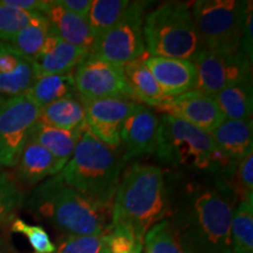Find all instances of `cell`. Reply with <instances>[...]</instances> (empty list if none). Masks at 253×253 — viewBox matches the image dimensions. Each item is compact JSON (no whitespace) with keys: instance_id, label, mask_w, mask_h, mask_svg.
Listing matches in <instances>:
<instances>
[{"instance_id":"cell-27","label":"cell","mask_w":253,"mask_h":253,"mask_svg":"<svg viewBox=\"0 0 253 253\" xmlns=\"http://www.w3.org/2000/svg\"><path fill=\"white\" fill-rule=\"evenodd\" d=\"M49 33V24L43 14L37 15L13 39L6 42L14 52L31 61L39 54Z\"/></svg>"},{"instance_id":"cell-30","label":"cell","mask_w":253,"mask_h":253,"mask_svg":"<svg viewBox=\"0 0 253 253\" xmlns=\"http://www.w3.org/2000/svg\"><path fill=\"white\" fill-rule=\"evenodd\" d=\"M102 253H142L143 240L120 224H110L102 236Z\"/></svg>"},{"instance_id":"cell-9","label":"cell","mask_w":253,"mask_h":253,"mask_svg":"<svg viewBox=\"0 0 253 253\" xmlns=\"http://www.w3.org/2000/svg\"><path fill=\"white\" fill-rule=\"evenodd\" d=\"M40 107L27 94L0 102V167H14L39 121Z\"/></svg>"},{"instance_id":"cell-2","label":"cell","mask_w":253,"mask_h":253,"mask_svg":"<svg viewBox=\"0 0 253 253\" xmlns=\"http://www.w3.org/2000/svg\"><path fill=\"white\" fill-rule=\"evenodd\" d=\"M25 203L32 214L65 235L102 236L112 224L113 205L80 194L59 175L38 185Z\"/></svg>"},{"instance_id":"cell-4","label":"cell","mask_w":253,"mask_h":253,"mask_svg":"<svg viewBox=\"0 0 253 253\" xmlns=\"http://www.w3.org/2000/svg\"><path fill=\"white\" fill-rule=\"evenodd\" d=\"M168 190L163 169L135 163L122 173L114 196L112 223L131 230L141 240L168 214Z\"/></svg>"},{"instance_id":"cell-6","label":"cell","mask_w":253,"mask_h":253,"mask_svg":"<svg viewBox=\"0 0 253 253\" xmlns=\"http://www.w3.org/2000/svg\"><path fill=\"white\" fill-rule=\"evenodd\" d=\"M143 40L150 56L195 62L204 50L191 6L170 1L157 6L143 19Z\"/></svg>"},{"instance_id":"cell-16","label":"cell","mask_w":253,"mask_h":253,"mask_svg":"<svg viewBox=\"0 0 253 253\" xmlns=\"http://www.w3.org/2000/svg\"><path fill=\"white\" fill-rule=\"evenodd\" d=\"M89 54V49L66 42L49 30L40 53L33 60L37 78L43 75L69 74Z\"/></svg>"},{"instance_id":"cell-19","label":"cell","mask_w":253,"mask_h":253,"mask_svg":"<svg viewBox=\"0 0 253 253\" xmlns=\"http://www.w3.org/2000/svg\"><path fill=\"white\" fill-rule=\"evenodd\" d=\"M214 144L225 156L233 169L253 150V122L251 120H224L210 132Z\"/></svg>"},{"instance_id":"cell-34","label":"cell","mask_w":253,"mask_h":253,"mask_svg":"<svg viewBox=\"0 0 253 253\" xmlns=\"http://www.w3.org/2000/svg\"><path fill=\"white\" fill-rule=\"evenodd\" d=\"M53 253H102V237L65 235Z\"/></svg>"},{"instance_id":"cell-24","label":"cell","mask_w":253,"mask_h":253,"mask_svg":"<svg viewBox=\"0 0 253 253\" xmlns=\"http://www.w3.org/2000/svg\"><path fill=\"white\" fill-rule=\"evenodd\" d=\"M123 74L136 100L148 107H158L166 99L144 60H138L122 66Z\"/></svg>"},{"instance_id":"cell-13","label":"cell","mask_w":253,"mask_h":253,"mask_svg":"<svg viewBox=\"0 0 253 253\" xmlns=\"http://www.w3.org/2000/svg\"><path fill=\"white\" fill-rule=\"evenodd\" d=\"M156 109L164 115L182 120L208 134L225 120L213 97L196 89L177 96L166 97Z\"/></svg>"},{"instance_id":"cell-7","label":"cell","mask_w":253,"mask_h":253,"mask_svg":"<svg viewBox=\"0 0 253 253\" xmlns=\"http://www.w3.org/2000/svg\"><path fill=\"white\" fill-rule=\"evenodd\" d=\"M252 1L198 0L191 5L196 28L204 49L233 53L242 50L246 14Z\"/></svg>"},{"instance_id":"cell-14","label":"cell","mask_w":253,"mask_h":253,"mask_svg":"<svg viewBox=\"0 0 253 253\" xmlns=\"http://www.w3.org/2000/svg\"><path fill=\"white\" fill-rule=\"evenodd\" d=\"M160 118L153 109L136 103L121 128V147L125 161L143 155L155 154L157 145Z\"/></svg>"},{"instance_id":"cell-23","label":"cell","mask_w":253,"mask_h":253,"mask_svg":"<svg viewBox=\"0 0 253 253\" xmlns=\"http://www.w3.org/2000/svg\"><path fill=\"white\" fill-rule=\"evenodd\" d=\"M225 120H251L253 112L252 80L229 86L213 95Z\"/></svg>"},{"instance_id":"cell-38","label":"cell","mask_w":253,"mask_h":253,"mask_svg":"<svg viewBox=\"0 0 253 253\" xmlns=\"http://www.w3.org/2000/svg\"><path fill=\"white\" fill-rule=\"evenodd\" d=\"M0 253H19V252L15 251L12 246L2 244L1 246H0Z\"/></svg>"},{"instance_id":"cell-11","label":"cell","mask_w":253,"mask_h":253,"mask_svg":"<svg viewBox=\"0 0 253 253\" xmlns=\"http://www.w3.org/2000/svg\"><path fill=\"white\" fill-rule=\"evenodd\" d=\"M197 88L210 96L224 88L252 80V60L243 50L233 53L204 49L195 61Z\"/></svg>"},{"instance_id":"cell-32","label":"cell","mask_w":253,"mask_h":253,"mask_svg":"<svg viewBox=\"0 0 253 253\" xmlns=\"http://www.w3.org/2000/svg\"><path fill=\"white\" fill-rule=\"evenodd\" d=\"M37 13L23 11L13 6L4 4L0 1V41L8 42L28 24L32 23Z\"/></svg>"},{"instance_id":"cell-29","label":"cell","mask_w":253,"mask_h":253,"mask_svg":"<svg viewBox=\"0 0 253 253\" xmlns=\"http://www.w3.org/2000/svg\"><path fill=\"white\" fill-rule=\"evenodd\" d=\"M25 195L7 173L0 170V229L8 226L24 207Z\"/></svg>"},{"instance_id":"cell-21","label":"cell","mask_w":253,"mask_h":253,"mask_svg":"<svg viewBox=\"0 0 253 253\" xmlns=\"http://www.w3.org/2000/svg\"><path fill=\"white\" fill-rule=\"evenodd\" d=\"M39 122L62 130H80L86 125L84 107L78 95L63 97L40 109Z\"/></svg>"},{"instance_id":"cell-28","label":"cell","mask_w":253,"mask_h":253,"mask_svg":"<svg viewBox=\"0 0 253 253\" xmlns=\"http://www.w3.org/2000/svg\"><path fill=\"white\" fill-rule=\"evenodd\" d=\"M233 253H253V199L240 201L231 220Z\"/></svg>"},{"instance_id":"cell-37","label":"cell","mask_w":253,"mask_h":253,"mask_svg":"<svg viewBox=\"0 0 253 253\" xmlns=\"http://www.w3.org/2000/svg\"><path fill=\"white\" fill-rule=\"evenodd\" d=\"M252 14L253 13H252V5H251L248 11V14H246L245 25H244V34H243L242 45H240V48H242L243 52H244L251 60L253 58V42H252L253 15Z\"/></svg>"},{"instance_id":"cell-12","label":"cell","mask_w":253,"mask_h":253,"mask_svg":"<svg viewBox=\"0 0 253 253\" xmlns=\"http://www.w3.org/2000/svg\"><path fill=\"white\" fill-rule=\"evenodd\" d=\"M82 102L88 131L110 148L118 149L121 147L122 125L137 102L120 97Z\"/></svg>"},{"instance_id":"cell-22","label":"cell","mask_w":253,"mask_h":253,"mask_svg":"<svg viewBox=\"0 0 253 253\" xmlns=\"http://www.w3.org/2000/svg\"><path fill=\"white\" fill-rule=\"evenodd\" d=\"M84 129L73 131L62 130L38 121L32 129L30 140L37 142L41 147L48 150L55 158L67 164L74 153Z\"/></svg>"},{"instance_id":"cell-17","label":"cell","mask_w":253,"mask_h":253,"mask_svg":"<svg viewBox=\"0 0 253 253\" xmlns=\"http://www.w3.org/2000/svg\"><path fill=\"white\" fill-rule=\"evenodd\" d=\"M36 79L33 62L0 41V102L26 94Z\"/></svg>"},{"instance_id":"cell-33","label":"cell","mask_w":253,"mask_h":253,"mask_svg":"<svg viewBox=\"0 0 253 253\" xmlns=\"http://www.w3.org/2000/svg\"><path fill=\"white\" fill-rule=\"evenodd\" d=\"M9 227L12 232L26 237L34 253H53L55 251V244L42 226L31 225L20 218H15L9 224Z\"/></svg>"},{"instance_id":"cell-36","label":"cell","mask_w":253,"mask_h":253,"mask_svg":"<svg viewBox=\"0 0 253 253\" xmlns=\"http://www.w3.org/2000/svg\"><path fill=\"white\" fill-rule=\"evenodd\" d=\"M55 2L68 12L87 19L93 0H55Z\"/></svg>"},{"instance_id":"cell-18","label":"cell","mask_w":253,"mask_h":253,"mask_svg":"<svg viewBox=\"0 0 253 253\" xmlns=\"http://www.w3.org/2000/svg\"><path fill=\"white\" fill-rule=\"evenodd\" d=\"M65 166L37 142L28 140L14 167L19 181L23 184L34 185L59 175Z\"/></svg>"},{"instance_id":"cell-39","label":"cell","mask_w":253,"mask_h":253,"mask_svg":"<svg viewBox=\"0 0 253 253\" xmlns=\"http://www.w3.org/2000/svg\"><path fill=\"white\" fill-rule=\"evenodd\" d=\"M0 231H1V229H0ZM2 245V237H1V232H0V246Z\"/></svg>"},{"instance_id":"cell-31","label":"cell","mask_w":253,"mask_h":253,"mask_svg":"<svg viewBox=\"0 0 253 253\" xmlns=\"http://www.w3.org/2000/svg\"><path fill=\"white\" fill-rule=\"evenodd\" d=\"M143 251L144 253H184L173 236L167 219L155 224L145 233Z\"/></svg>"},{"instance_id":"cell-20","label":"cell","mask_w":253,"mask_h":253,"mask_svg":"<svg viewBox=\"0 0 253 253\" xmlns=\"http://www.w3.org/2000/svg\"><path fill=\"white\" fill-rule=\"evenodd\" d=\"M43 15L48 21L49 30L60 39L87 49L93 45L95 37L86 18L68 12L56 4L55 0H49Z\"/></svg>"},{"instance_id":"cell-10","label":"cell","mask_w":253,"mask_h":253,"mask_svg":"<svg viewBox=\"0 0 253 253\" xmlns=\"http://www.w3.org/2000/svg\"><path fill=\"white\" fill-rule=\"evenodd\" d=\"M75 91L82 101L110 99L134 100L121 66L88 54L73 73Z\"/></svg>"},{"instance_id":"cell-5","label":"cell","mask_w":253,"mask_h":253,"mask_svg":"<svg viewBox=\"0 0 253 253\" xmlns=\"http://www.w3.org/2000/svg\"><path fill=\"white\" fill-rule=\"evenodd\" d=\"M125 163L122 153L102 143L84 126L74 153L59 177L97 203L113 205Z\"/></svg>"},{"instance_id":"cell-3","label":"cell","mask_w":253,"mask_h":253,"mask_svg":"<svg viewBox=\"0 0 253 253\" xmlns=\"http://www.w3.org/2000/svg\"><path fill=\"white\" fill-rule=\"evenodd\" d=\"M155 155L161 163L179 173L209 175L227 181L235 170L210 134L164 114L160 118Z\"/></svg>"},{"instance_id":"cell-1","label":"cell","mask_w":253,"mask_h":253,"mask_svg":"<svg viewBox=\"0 0 253 253\" xmlns=\"http://www.w3.org/2000/svg\"><path fill=\"white\" fill-rule=\"evenodd\" d=\"M168 190V214L173 236L184 253H233L231 220L239 203L226 179L188 182Z\"/></svg>"},{"instance_id":"cell-35","label":"cell","mask_w":253,"mask_h":253,"mask_svg":"<svg viewBox=\"0 0 253 253\" xmlns=\"http://www.w3.org/2000/svg\"><path fill=\"white\" fill-rule=\"evenodd\" d=\"M2 1L6 5L37 14H43L47 6L49 5V0H2Z\"/></svg>"},{"instance_id":"cell-8","label":"cell","mask_w":253,"mask_h":253,"mask_svg":"<svg viewBox=\"0 0 253 253\" xmlns=\"http://www.w3.org/2000/svg\"><path fill=\"white\" fill-rule=\"evenodd\" d=\"M144 7V1H132L130 9L121 23L95 38L89 54L121 67L142 60L145 54L142 30Z\"/></svg>"},{"instance_id":"cell-15","label":"cell","mask_w":253,"mask_h":253,"mask_svg":"<svg viewBox=\"0 0 253 253\" xmlns=\"http://www.w3.org/2000/svg\"><path fill=\"white\" fill-rule=\"evenodd\" d=\"M166 97L177 96L197 88V68L195 62L188 60L149 56L144 59Z\"/></svg>"},{"instance_id":"cell-25","label":"cell","mask_w":253,"mask_h":253,"mask_svg":"<svg viewBox=\"0 0 253 253\" xmlns=\"http://www.w3.org/2000/svg\"><path fill=\"white\" fill-rule=\"evenodd\" d=\"M26 94L40 108L63 97L77 95L73 73L38 77Z\"/></svg>"},{"instance_id":"cell-26","label":"cell","mask_w":253,"mask_h":253,"mask_svg":"<svg viewBox=\"0 0 253 253\" xmlns=\"http://www.w3.org/2000/svg\"><path fill=\"white\" fill-rule=\"evenodd\" d=\"M132 5L129 0H93L88 23L97 38L121 23Z\"/></svg>"}]
</instances>
